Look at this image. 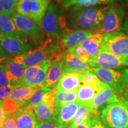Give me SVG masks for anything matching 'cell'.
<instances>
[{
	"instance_id": "cell-1",
	"label": "cell",
	"mask_w": 128,
	"mask_h": 128,
	"mask_svg": "<svg viewBox=\"0 0 128 128\" xmlns=\"http://www.w3.org/2000/svg\"><path fill=\"white\" fill-rule=\"evenodd\" d=\"M108 7L74 6L66 16L67 28L96 32L100 28Z\"/></svg>"
},
{
	"instance_id": "cell-2",
	"label": "cell",
	"mask_w": 128,
	"mask_h": 128,
	"mask_svg": "<svg viewBox=\"0 0 128 128\" xmlns=\"http://www.w3.org/2000/svg\"><path fill=\"white\" fill-rule=\"evenodd\" d=\"M48 38L40 46L34 50L17 54L12 57V60L25 69L38 65L49 59H54L62 55L65 52L60 46L58 39L56 42Z\"/></svg>"
},
{
	"instance_id": "cell-3",
	"label": "cell",
	"mask_w": 128,
	"mask_h": 128,
	"mask_svg": "<svg viewBox=\"0 0 128 128\" xmlns=\"http://www.w3.org/2000/svg\"><path fill=\"white\" fill-rule=\"evenodd\" d=\"M41 27L48 38L54 40L61 38L68 29L64 10L58 5H50L42 22Z\"/></svg>"
},
{
	"instance_id": "cell-4",
	"label": "cell",
	"mask_w": 128,
	"mask_h": 128,
	"mask_svg": "<svg viewBox=\"0 0 128 128\" xmlns=\"http://www.w3.org/2000/svg\"><path fill=\"white\" fill-rule=\"evenodd\" d=\"M107 128H128V108L122 100L108 104L100 114Z\"/></svg>"
},
{
	"instance_id": "cell-5",
	"label": "cell",
	"mask_w": 128,
	"mask_h": 128,
	"mask_svg": "<svg viewBox=\"0 0 128 128\" xmlns=\"http://www.w3.org/2000/svg\"><path fill=\"white\" fill-rule=\"evenodd\" d=\"M50 0H18L16 12L17 14L41 25L49 7Z\"/></svg>"
},
{
	"instance_id": "cell-6",
	"label": "cell",
	"mask_w": 128,
	"mask_h": 128,
	"mask_svg": "<svg viewBox=\"0 0 128 128\" xmlns=\"http://www.w3.org/2000/svg\"><path fill=\"white\" fill-rule=\"evenodd\" d=\"M91 71L106 84L116 92L123 93L128 83V69L120 70L102 68H91Z\"/></svg>"
},
{
	"instance_id": "cell-7",
	"label": "cell",
	"mask_w": 128,
	"mask_h": 128,
	"mask_svg": "<svg viewBox=\"0 0 128 128\" xmlns=\"http://www.w3.org/2000/svg\"><path fill=\"white\" fill-rule=\"evenodd\" d=\"M100 49L119 56L128 58V36L120 30L106 34Z\"/></svg>"
},
{
	"instance_id": "cell-8",
	"label": "cell",
	"mask_w": 128,
	"mask_h": 128,
	"mask_svg": "<svg viewBox=\"0 0 128 128\" xmlns=\"http://www.w3.org/2000/svg\"><path fill=\"white\" fill-rule=\"evenodd\" d=\"M52 60V59H49L40 64L26 69L24 76L16 85L15 89L23 87H34L44 85L48 69Z\"/></svg>"
},
{
	"instance_id": "cell-9",
	"label": "cell",
	"mask_w": 128,
	"mask_h": 128,
	"mask_svg": "<svg viewBox=\"0 0 128 128\" xmlns=\"http://www.w3.org/2000/svg\"><path fill=\"white\" fill-rule=\"evenodd\" d=\"M125 18V10L122 6H112L108 7L100 28L96 32L103 36L119 31Z\"/></svg>"
},
{
	"instance_id": "cell-10",
	"label": "cell",
	"mask_w": 128,
	"mask_h": 128,
	"mask_svg": "<svg viewBox=\"0 0 128 128\" xmlns=\"http://www.w3.org/2000/svg\"><path fill=\"white\" fill-rule=\"evenodd\" d=\"M11 18L16 26L23 33L24 38L29 42V40L36 44H42L44 39L43 30L33 21L17 13H13ZM30 43V42H29Z\"/></svg>"
},
{
	"instance_id": "cell-11",
	"label": "cell",
	"mask_w": 128,
	"mask_h": 128,
	"mask_svg": "<svg viewBox=\"0 0 128 128\" xmlns=\"http://www.w3.org/2000/svg\"><path fill=\"white\" fill-rule=\"evenodd\" d=\"M88 64L92 68H102L115 70L128 66V58L119 56L100 49L97 55L90 58Z\"/></svg>"
},
{
	"instance_id": "cell-12",
	"label": "cell",
	"mask_w": 128,
	"mask_h": 128,
	"mask_svg": "<svg viewBox=\"0 0 128 128\" xmlns=\"http://www.w3.org/2000/svg\"><path fill=\"white\" fill-rule=\"evenodd\" d=\"M0 47L8 57L31 50L32 45L17 37L2 32L0 36Z\"/></svg>"
},
{
	"instance_id": "cell-13",
	"label": "cell",
	"mask_w": 128,
	"mask_h": 128,
	"mask_svg": "<svg viewBox=\"0 0 128 128\" xmlns=\"http://www.w3.org/2000/svg\"><path fill=\"white\" fill-rule=\"evenodd\" d=\"M13 117L18 128H36L39 124L34 108L29 106L22 105L13 113Z\"/></svg>"
},
{
	"instance_id": "cell-14",
	"label": "cell",
	"mask_w": 128,
	"mask_h": 128,
	"mask_svg": "<svg viewBox=\"0 0 128 128\" xmlns=\"http://www.w3.org/2000/svg\"><path fill=\"white\" fill-rule=\"evenodd\" d=\"M96 32L84 30H70L64 33L61 38L58 39L59 42L63 49L74 47L82 43L83 41L90 38Z\"/></svg>"
},
{
	"instance_id": "cell-15",
	"label": "cell",
	"mask_w": 128,
	"mask_h": 128,
	"mask_svg": "<svg viewBox=\"0 0 128 128\" xmlns=\"http://www.w3.org/2000/svg\"><path fill=\"white\" fill-rule=\"evenodd\" d=\"M81 85V75L75 71H64L56 90L62 92H77Z\"/></svg>"
},
{
	"instance_id": "cell-16",
	"label": "cell",
	"mask_w": 128,
	"mask_h": 128,
	"mask_svg": "<svg viewBox=\"0 0 128 128\" xmlns=\"http://www.w3.org/2000/svg\"><path fill=\"white\" fill-rule=\"evenodd\" d=\"M81 104V103L80 102L76 101L60 108L56 107L55 118V122L66 127L76 114Z\"/></svg>"
},
{
	"instance_id": "cell-17",
	"label": "cell",
	"mask_w": 128,
	"mask_h": 128,
	"mask_svg": "<svg viewBox=\"0 0 128 128\" xmlns=\"http://www.w3.org/2000/svg\"><path fill=\"white\" fill-rule=\"evenodd\" d=\"M116 92L108 84H106L104 88L94 97L90 102L94 111L97 114V110L105 104H110L119 101Z\"/></svg>"
},
{
	"instance_id": "cell-18",
	"label": "cell",
	"mask_w": 128,
	"mask_h": 128,
	"mask_svg": "<svg viewBox=\"0 0 128 128\" xmlns=\"http://www.w3.org/2000/svg\"><path fill=\"white\" fill-rule=\"evenodd\" d=\"M7 70L10 84L13 89H15L16 85L23 80L25 75L26 69L14 61L12 58L7 57L2 63Z\"/></svg>"
},
{
	"instance_id": "cell-19",
	"label": "cell",
	"mask_w": 128,
	"mask_h": 128,
	"mask_svg": "<svg viewBox=\"0 0 128 128\" xmlns=\"http://www.w3.org/2000/svg\"><path fill=\"white\" fill-rule=\"evenodd\" d=\"M62 55L54 58L48 69L47 77L44 86L50 88H55L64 71V66Z\"/></svg>"
},
{
	"instance_id": "cell-20",
	"label": "cell",
	"mask_w": 128,
	"mask_h": 128,
	"mask_svg": "<svg viewBox=\"0 0 128 128\" xmlns=\"http://www.w3.org/2000/svg\"><path fill=\"white\" fill-rule=\"evenodd\" d=\"M62 59L63 60L64 71H75L79 74L91 70L87 62L84 61L76 56L74 54L65 51L62 54Z\"/></svg>"
},
{
	"instance_id": "cell-21",
	"label": "cell",
	"mask_w": 128,
	"mask_h": 128,
	"mask_svg": "<svg viewBox=\"0 0 128 128\" xmlns=\"http://www.w3.org/2000/svg\"><path fill=\"white\" fill-rule=\"evenodd\" d=\"M44 87V85L34 86V87H23L17 88L12 90L10 97L15 104L17 109L22 105L26 103L36 91Z\"/></svg>"
},
{
	"instance_id": "cell-22",
	"label": "cell",
	"mask_w": 128,
	"mask_h": 128,
	"mask_svg": "<svg viewBox=\"0 0 128 128\" xmlns=\"http://www.w3.org/2000/svg\"><path fill=\"white\" fill-rule=\"evenodd\" d=\"M56 110V104L45 102H42L34 108V114L38 120L40 122H55Z\"/></svg>"
},
{
	"instance_id": "cell-23",
	"label": "cell",
	"mask_w": 128,
	"mask_h": 128,
	"mask_svg": "<svg viewBox=\"0 0 128 128\" xmlns=\"http://www.w3.org/2000/svg\"><path fill=\"white\" fill-rule=\"evenodd\" d=\"M103 38L104 36L103 35L95 32L90 38L83 41L78 45L82 48L91 57L94 56L98 54L100 50Z\"/></svg>"
},
{
	"instance_id": "cell-24",
	"label": "cell",
	"mask_w": 128,
	"mask_h": 128,
	"mask_svg": "<svg viewBox=\"0 0 128 128\" xmlns=\"http://www.w3.org/2000/svg\"><path fill=\"white\" fill-rule=\"evenodd\" d=\"M0 27L3 33L6 34L14 36L20 38L25 42L30 44L28 40L24 36L23 33L18 30L13 21L11 18V16L0 14Z\"/></svg>"
},
{
	"instance_id": "cell-25",
	"label": "cell",
	"mask_w": 128,
	"mask_h": 128,
	"mask_svg": "<svg viewBox=\"0 0 128 128\" xmlns=\"http://www.w3.org/2000/svg\"><path fill=\"white\" fill-rule=\"evenodd\" d=\"M96 116L97 114L94 112L90 103H81L76 114L74 117L70 124V128H74L90 118V115Z\"/></svg>"
},
{
	"instance_id": "cell-26",
	"label": "cell",
	"mask_w": 128,
	"mask_h": 128,
	"mask_svg": "<svg viewBox=\"0 0 128 128\" xmlns=\"http://www.w3.org/2000/svg\"><path fill=\"white\" fill-rule=\"evenodd\" d=\"M103 88L89 85L81 84L76 92L77 101L81 103H90L94 97Z\"/></svg>"
},
{
	"instance_id": "cell-27",
	"label": "cell",
	"mask_w": 128,
	"mask_h": 128,
	"mask_svg": "<svg viewBox=\"0 0 128 128\" xmlns=\"http://www.w3.org/2000/svg\"><path fill=\"white\" fill-rule=\"evenodd\" d=\"M114 0H58V4L64 8L80 6V7H93L97 4H109Z\"/></svg>"
},
{
	"instance_id": "cell-28",
	"label": "cell",
	"mask_w": 128,
	"mask_h": 128,
	"mask_svg": "<svg viewBox=\"0 0 128 128\" xmlns=\"http://www.w3.org/2000/svg\"><path fill=\"white\" fill-rule=\"evenodd\" d=\"M76 101V92H62L56 90L55 94V103L57 108H60Z\"/></svg>"
},
{
	"instance_id": "cell-29",
	"label": "cell",
	"mask_w": 128,
	"mask_h": 128,
	"mask_svg": "<svg viewBox=\"0 0 128 128\" xmlns=\"http://www.w3.org/2000/svg\"><path fill=\"white\" fill-rule=\"evenodd\" d=\"M50 88H51L50 87H47L44 86L42 88L38 90L33 94V96L30 97L29 100L24 104L29 106H31L33 108H34L36 106H38L40 103H41L42 102H44L45 94Z\"/></svg>"
},
{
	"instance_id": "cell-30",
	"label": "cell",
	"mask_w": 128,
	"mask_h": 128,
	"mask_svg": "<svg viewBox=\"0 0 128 128\" xmlns=\"http://www.w3.org/2000/svg\"><path fill=\"white\" fill-rule=\"evenodd\" d=\"M18 0H0V14L11 16L16 10Z\"/></svg>"
},
{
	"instance_id": "cell-31",
	"label": "cell",
	"mask_w": 128,
	"mask_h": 128,
	"mask_svg": "<svg viewBox=\"0 0 128 128\" xmlns=\"http://www.w3.org/2000/svg\"><path fill=\"white\" fill-rule=\"evenodd\" d=\"M66 52L74 54L76 56L80 58L81 60L87 62L91 58L90 55H88V54L82 48L80 47L78 44L76 46H74V47L68 48V49H67Z\"/></svg>"
},
{
	"instance_id": "cell-32",
	"label": "cell",
	"mask_w": 128,
	"mask_h": 128,
	"mask_svg": "<svg viewBox=\"0 0 128 128\" xmlns=\"http://www.w3.org/2000/svg\"><path fill=\"white\" fill-rule=\"evenodd\" d=\"M0 128H18L13 117V113H7L6 119Z\"/></svg>"
},
{
	"instance_id": "cell-33",
	"label": "cell",
	"mask_w": 128,
	"mask_h": 128,
	"mask_svg": "<svg viewBox=\"0 0 128 128\" xmlns=\"http://www.w3.org/2000/svg\"><path fill=\"white\" fill-rule=\"evenodd\" d=\"M9 84L10 81L6 67L2 64H0V87L8 86Z\"/></svg>"
},
{
	"instance_id": "cell-34",
	"label": "cell",
	"mask_w": 128,
	"mask_h": 128,
	"mask_svg": "<svg viewBox=\"0 0 128 128\" xmlns=\"http://www.w3.org/2000/svg\"><path fill=\"white\" fill-rule=\"evenodd\" d=\"M13 90L10 85L0 87V100L4 101L9 98Z\"/></svg>"
},
{
	"instance_id": "cell-35",
	"label": "cell",
	"mask_w": 128,
	"mask_h": 128,
	"mask_svg": "<svg viewBox=\"0 0 128 128\" xmlns=\"http://www.w3.org/2000/svg\"><path fill=\"white\" fill-rule=\"evenodd\" d=\"M36 128H67L66 126L58 124H53L50 122H40Z\"/></svg>"
},
{
	"instance_id": "cell-36",
	"label": "cell",
	"mask_w": 128,
	"mask_h": 128,
	"mask_svg": "<svg viewBox=\"0 0 128 128\" xmlns=\"http://www.w3.org/2000/svg\"><path fill=\"white\" fill-rule=\"evenodd\" d=\"M90 128H107L102 124V121L99 119L98 117L96 115L94 116L92 119V124H91Z\"/></svg>"
},
{
	"instance_id": "cell-37",
	"label": "cell",
	"mask_w": 128,
	"mask_h": 128,
	"mask_svg": "<svg viewBox=\"0 0 128 128\" xmlns=\"http://www.w3.org/2000/svg\"><path fill=\"white\" fill-rule=\"evenodd\" d=\"M2 102V100H0V128L2 126L3 122L7 116V113H6L3 109Z\"/></svg>"
},
{
	"instance_id": "cell-38",
	"label": "cell",
	"mask_w": 128,
	"mask_h": 128,
	"mask_svg": "<svg viewBox=\"0 0 128 128\" xmlns=\"http://www.w3.org/2000/svg\"><path fill=\"white\" fill-rule=\"evenodd\" d=\"M91 124H92V119H90V118H89L82 124H79L74 128H90Z\"/></svg>"
},
{
	"instance_id": "cell-39",
	"label": "cell",
	"mask_w": 128,
	"mask_h": 128,
	"mask_svg": "<svg viewBox=\"0 0 128 128\" xmlns=\"http://www.w3.org/2000/svg\"><path fill=\"white\" fill-rule=\"evenodd\" d=\"M122 28V30H124V33H126L128 36V14L124 19Z\"/></svg>"
},
{
	"instance_id": "cell-40",
	"label": "cell",
	"mask_w": 128,
	"mask_h": 128,
	"mask_svg": "<svg viewBox=\"0 0 128 128\" xmlns=\"http://www.w3.org/2000/svg\"><path fill=\"white\" fill-rule=\"evenodd\" d=\"M8 56L6 55L4 51L2 50V49H1V47H0V64L2 63L3 61L7 58Z\"/></svg>"
},
{
	"instance_id": "cell-41",
	"label": "cell",
	"mask_w": 128,
	"mask_h": 128,
	"mask_svg": "<svg viewBox=\"0 0 128 128\" xmlns=\"http://www.w3.org/2000/svg\"><path fill=\"white\" fill-rule=\"evenodd\" d=\"M121 100L125 103V104L127 106L128 108V92H124L123 95L122 97Z\"/></svg>"
},
{
	"instance_id": "cell-42",
	"label": "cell",
	"mask_w": 128,
	"mask_h": 128,
	"mask_svg": "<svg viewBox=\"0 0 128 128\" xmlns=\"http://www.w3.org/2000/svg\"><path fill=\"white\" fill-rule=\"evenodd\" d=\"M126 91H128V84H127V86H126Z\"/></svg>"
},
{
	"instance_id": "cell-43",
	"label": "cell",
	"mask_w": 128,
	"mask_h": 128,
	"mask_svg": "<svg viewBox=\"0 0 128 128\" xmlns=\"http://www.w3.org/2000/svg\"><path fill=\"white\" fill-rule=\"evenodd\" d=\"M1 33H2V30H1V27H0V36H1Z\"/></svg>"
}]
</instances>
